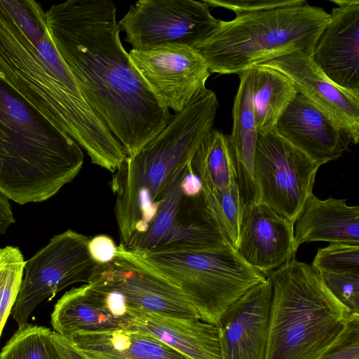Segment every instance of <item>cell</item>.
I'll use <instances>...</instances> for the list:
<instances>
[{
	"label": "cell",
	"instance_id": "1",
	"mask_svg": "<svg viewBox=\"0 0 359 359\" xmlns=\"http://www.w3.org/2000/svg\"><path fill=\"white\" fill-rule=\"evenodd\" d=\"M48 32L87 102L125 149L135 154L172 115L151 93L119 36L111 0H68L46 12Z\"/></svg>",
	"mask_w": 359,
	"mask_h": 359
},
{
	"label": "cell",
	"instance_id": "2",
	"mask_svg": "<svg viewBox=\"0 0 359 359\" xmlns=\"http://www.w3.org/2000/svg\"><path fill=\"white\" fill-rule=\"evenodd\" d=\"M0 72L32 105L113 172L127 156L87 102L33 0H0Z\"/></svg>",
	"mask_w": 359,
	"mask_h": 359
},
{
	"label": "cell",
	"instance_id": "3",
	"mask_svg": "<svg viewBox=\"0 0 359 359\" xmlns=\"http://www.w3.org/2000/svg\"><path fill=\"white\" fill-rule=\"evenodd\" d=\"M83 157L0 72V192L21 205L46 201L79 173Z\"/></svg>",
	"mask_w": 359,
	"mask_h": 359
},
{
	"label": "cell",
	"instance_id": "4",
	"mask_svg": "<svg viewBox=\"0 0 359 359\" xmlns=\"http://www.w3.org/2000/svg\"><path fill=\"white\" fill-rule=\"evenodd\" d=\"M218 108L215 93L206 88L112 172L110 187L115 196L119 245H126L147 230L169 181L213 128Z\"/></svg>",
	"mask_w": 359,
	"mask_h": 359
},
{
	"label": "cell",
	"instance_id": "5",
	"mask_svg": "<svg viewBox=\"0 0 359 359\" xmlns=\"http://www.w3.org/2000/svg\"><path fill=\"white\" fill-rule=\"evenodd\" d=\"M267 278L272 293L264 359H315L352 314L311 265L293 259Z\"/></svg>",
	"mask_w": 359,
	"mask_h": 359
},
{
	"label": "cell",
	"instance_id": "6",
	"mask_svg": "<svg viewBox=\"0 0 359 359\" xmlns=\"http://www.w3.org/2000/svg\"><path fill=\"white\" fill-rule=\"evenodd\" d=\"M330 20L323 8L309 3L243 14L219 20L217 29L196 49L211 74L239 75L292 52L311 56Z\"/></svg>",
	"mask_w": 359,
	"mask_h": 359
},
{
	"label": "cell",
	"instance_id": "7",
	"mask_svg": "<svg viewBox=\"0 0 359 359\" xmlns=\"http://www.w3.org/2000/svg\"><path fill=\"white\" fill-rule=\"evenodd\" d=\"M131 253L177 286L200 320L215 325L231 304L266 279L231 245L212 250Z\"/></svg>",
	"mask_w": 359,
	"mask_h": 359
},
{
	"label": "cell",
	"instance_id": "8",
	"mask_svg": "<svg viewBox=\"0 0 359 359\" xmlns=\"http://www.w3.org/2000/svg\"><path fill=\"white\" fill-rule=\"evenodd\" d=\"M230 245L189 161L169 181L147 230L120 245L131 252L144 253L212 250Z\"/></svg>",
	"mask_w": 359,
	"mask_h": 359
},
{
	"label": "cell",
	"instance_id": "9",
	"mask_svg": "<svg viewBox=\"0 0 359 359\" xmlns=\"http://www.w3.org/2000/svg\"><path fill=\"white\" fill-rule=\"evenodd\" d=\"M320 166L274 130L257 133L254 160L257 197L292 224L313 194Z\"/></svg>",
	"mask_w": 359,
	"mask_h": 359
},
{
	"label": "cell",
	"instance_id": "10",
	"mask_svg": "<svg viewBox=\"0 0 359 359\" xmlns=\"http://www.w3.org/2000/svg\"><path fill=\"white\" fill-rule=\"evenodd\" d=\"M89 239L67 229L25 262V276L11 311L18 327L28 323L29 315L43 300H50L74 283H88L97 265L89 254Z\"/></svg>",
	"mask_w": 359,
	"mask_h": 359
},
{
	"label": "cell",
	"instance_id": "11",
	"mask_svg": "<svg viewBox=\"0 0 359 359\" xmlns=\"http://www.w3.org/2000/svg\"><path fill=\"white\" fill-rule=\"evenodd\" d=\"M118 23L133 49L143 50L164 44L196 48L217 29L219 20L203 1L140 0Z\"/></svg>",
	"mask_w": 359,
	"mask_h": 359
},
{
	"label": "cell",
	"instance_id": "12",
	"mask_svg": "<svg viewBox=\"0 0 359 359\" xmlns=\"http://www.w3.org/2000/svg\"><path fill=\"white\" fill-rule=\"evenodd\" d=\"M130 59L159 104L182 111L206 88L208 65L194 47L164 44L139 50L130 49Z\"/></svg>",
	"mask_w": 359,
	"mask_h": 359
},
{
	"label": "cell",
	"instance_id": "13",
	"mask_svg": "<svg viewBox=\"0 0 359 359\" xmlns=\"http://www.w3.org/2000/svg\"><path fill=\"white\" fill-rule=\"evenodd\" d=\"M88 283L119 291L132 309L182 319H200L177 286L120 245L111 262L95 266Z\"/></svg>",
	"mask_w": 359,
	"mask_h": 359
},
{
	"label": "cell",
	"instance_id": "14",
	"mask_svg": "<svg viewBox=\"0 0 359 359\" xmlns=\"http://www.w3.org/2000/svg\"><path fill=\"white\" fill-rule=\"evenodd\" d=\"M235 249L248 264L267 277L294 259L297 250L294 224L259 198L245 202Z\"/></svg>",
	"mask_w": 359,
	"mask_h": 359
},
{
	"label": "cell",
	"instance_id": "15",
	"mask_svg": "<svg viewBox=\"0 0 359 359\" xmlns=\"http://www.w3.org/2000/svg\"><path fill=\"white\" fill-rule=\"evenodd\" d=\"M330 20L311 56L336 86L359 96V1L331 0Z\"/></svg>",
	"mask_w": 359,
	"mask_h": 359
},
{
	"label": "cell",
	"instance_id": "16",
	"mask_svg": "<svg viewBox=\"0 0 359 359\" xmlns=\"http://www.w3.org/2000/svg\"><path fill=\"white\" fill-rule=\"evenodd\" d=\"M259 65L285 76L297 93L306 97L346 131L352 144H358L359 96L332 83L314 64L310 55L295 51Z\"/></svg>",
	"mask_w": 359,
	"mask_h": 359
},
{
	"label": "cell",
	"instance_id": "17",
	"mask_svg": "<svg viewBox=\"0 0 359 359\" xmlns=\"http://www.w3.org/2000/svg\"><path fill=\"white\" fill-rule=\"evenodd\" d=\"M271 293L266 277L222 314L217 326L223 359H264Z\"/></svg>",
	"mask_w": 359,
	"mask_h": 359
},
{
	"label": "cell",
	"instance_id": "18",
	"mask_svg": "<svg viewBox=\"0 0 359 359\" xmlns=\"http://www.w3.org/2000/svg\"><path fill=\"white\" fill-rule=\"evenodd\" d=\"M274 130L320 165L337 160L348 150V135L329 116L297 93Z\"/></svg>",
	"mask_w": 359,
	"mask_h": 359
},
{
	"label": "cell",
	"instance_id": "19",
	"mask_svg": "<svg viewBox=\"0 0 359 359\" xmlns=\"http://www.w3.org/2000/svg\"><path fill=\"white\" fill-rule=\"evenodd\" d=\"M131 314L128 329L152 336L187 359H223L215 325L135 309Z\"/></svg>",
	"mask_w": 359,
	"mask_h": 359
},
{
	"label": "cell",
	"instance_id": "20",
	"mask_svg": "<svg viewBox=\"0 0 359 359\" xmlns=\"http://www.w3.org/2000/svg\"><path fill=\"white\" fill-rule=\"evenodd\" d=\"M294 224L297 250L313 241L359 245V207L347 205L346 199L321 200L312 194Z\"/></svg>",
	"mask_w": 359,
	"mask_h": 359
},
{
	"label": "cell",
	"instance_id": "21",
	"mask_svg": "<svg viewBox=\"0 0 359 359\" xmlns=\"http://www.w3.org/2000/svg\"><path fill=\"white\" fill-rule=\"evenodd\" d=\"M67 338L88 358L187 359L152 336L128 328L77 333Z\"/></svg>",
	"mask_w": 359,
	"mask_h": 359
},
{
	"label": "cell",
	"instance_id": "22",
	"mask_svg": "<svg viewBox=\"0 0 359 359\" xmlns=\"http://www.w3.org/2000/svg\"><path fill=\"white\" fill-rule=\"evenodd\" d=\"M238 76L240 83L232 109V131L227 139L240 194L245 203L257 198L254 180L257 130L252 103L251 69Z\"/></svg>",
	"mask_w": 359,
	"mask_h": 359
},
{
	"label": "cell",
	"instance_id": "23",
	"mask_svg": "<svg viewBox=\"0 0 359 359\" xmlns=\"http://www.w3.org/2000/svg\"><path fill=\"white\" fill-rule=\"evenodd\" d=\"M51 325L55 332L66 337L77 333L126 328L104 309L89 283L73 287L62 296L54 306Z\"/></svg>",
	"mask_w": 359,
	"mask_h": 359
},
{
	"label": "cell",
	"instance_id": "24",
	"mask_svg": "<svg viewBox=\"0 0 359 359\" xmlns=\"http://www.w3.org/2000/svg\"><path fill=\"white\" fill-rule=\"evenodd\" d=\"M292 82L273 69L251 68V94L257 133L273 130L279 117L297 95Z\"/></svg>",
	"mask_w": 359,
	"mask_h": 359
},
{
	"label": "cell",
	"instance_id": "25",
	"mask_svg": "<svg viewBox=\"0 0 359 359\" xmlns=\"http://www.w3.org/2000/svg\"><path fill=\"white\" fill-rule=\"evenodd\" d=\"M190 165L207 192L226 189L237 183L227 137L218 130L212 128L205 136Z\"/></svg>",
	"mask_w": 359,
	"mask_h": 359
},
{
	"label": "cell",
	"instance_id": "26",
	"mask_svg": "<svg viewBox=\"0 0 359 359\" xmlns=\"http://www.w3.org/2000/svg\"><path fill=\"white\" fill-rule=\"evenodd\" d=\"M50 329L27 324L19 327L0 352V359H62Z\"/></svg>",
	"mask_w": 359,
	"mask_h": 359
},
{
	"label": "cell",
	"instance_id": "27",
	"mask_svg": "<svg viewBox=\"0 0 359 359\" xmlns=\"http://www.w3.org/2000/svg\"><path fill=\"white\" fill-rule=\"evenodd\" d=\"M25 263L18 248H0V337L19 293Z\"/></svg>",
	"mask_w": 359,
	"mask_h": 359
},
{
	"label": "cell",
	"instance_id": "28",
	"mask_svg": "<svg viewBox=\"0 0 359 359\" xmlns=\"http://www.w3.org/2000/svg\"><path fill=\"white\" fill-rule=\"evenodd\" d=\"M219 224L235 248L239 236L243 200L238 182L229 188L208 192Z\"/></svg>",
	"mask_w": 359,
	"mask_h": 359
},
{
	"label": "cell",
	"instance_id": "29",
	"mask_svg": "<svg viewBox=\"0 0 359 359\" xmlns=\"http://www.w3.org/2000/svg\"><path fill=\"white\" fill-rule=\"evenodd\" d=\"M311 266L317 272L359 274V245L330 243L318 250Z\"/></svg>",
	"mask_w": 359,
	"mask_h": 359
},
{
	"label": "cell",
	"instance_id": "30",
	"mask_svg": "<svg viewBox=\"0 0 359 359\" xmlns=\"http://www.w3.org/2000/svg\"><path fill=\"white\" fill-rule=\"evenodd\" d=\"M318 273L334 297L351 314H359V274Z\"/></svg>",
	"mask_w": 359,
	"mask_h": 359
},
{
	"label": "cell",
	"instance_id": "31",
	"mask_svg": "<svg viewBox=\"0 0 359 359\" xmlns=\"http://www.w3.org/2000/svg\"><path fill=\"white\" fill-rule=\"evenodd\" d=\"M315 359H359V314H352L335 340Z\"/></svg>",
	"mask_w": 359,
	"mask_h": 359
},
{
	"label": "cell",
	"instance_id": "32",
	"mask_svg": "<svg viewBox=\"0 0 359 359\" xmlns=\"http://www.w3.org/2000/svg\"><path fill=\"white\" fill-rule=\"evenodd\" d=\"M209 7H222L236 15L291 6L304 5L306 0H203Z\"/></svg>",
	"mask_w": 359,
	"mask_h": 359
},
{
	"label": "cell",
	"instance_id": "33",
	"mask_svg": "<svg viewBox=\"0 0 359 359\" xmlns=\"http://www.w3.org/2000/svg\"><path fill=\"white\" fill-rule=\"evenodd\" d=\"M88 248L93 261L98 265L107 264L116 257L118 245L107 235L100 234L90 238Z\"/></svg>",
	"mask_w": 359,
	"mask_h": 359
},
{
	"label": "cell",
	"instance_id": "34",
	"mask_svg": "<svg viewBox=\"0 0 359 359\" xmlns=\"http://www.w3.org/2000/svg\"><path fill=\"white\" fill-rule=\"evenodd\" d=\"M51 339L62 359H89L77 350L67 337L53 331Z\"/></svg>",
	"mask_w": 359,
	"mask_h": 359
},
{
	"label": "cell",
	"instance_id": "35",
	"mask_svg": "<svg viewBox=\"0 0 359 359\" xmlns=\"http://www.w3.org/2000/svg\"><path fill=\"white\" fill-rule=\"evenodd\" d=\"M14 222L8 198L0 192V235L4 234L8 226Z\"/></svg>",
	"mask_w": 359,
	"mask_h": 359
},
{
	"label": "cell",
	"instance_id": "36",
	"mask_svg": "<svg viewBox=\"0 0 359 359\" xmlns=\"http://www.w3.org/2000/svg\"><path fill=\"white\" fill-rule=\"evenodd\" d=\"M89 359H103V358H89Z\"/></svg>",
	"mask_w": 359,
	"mask_h": 359
}]
</instances>
